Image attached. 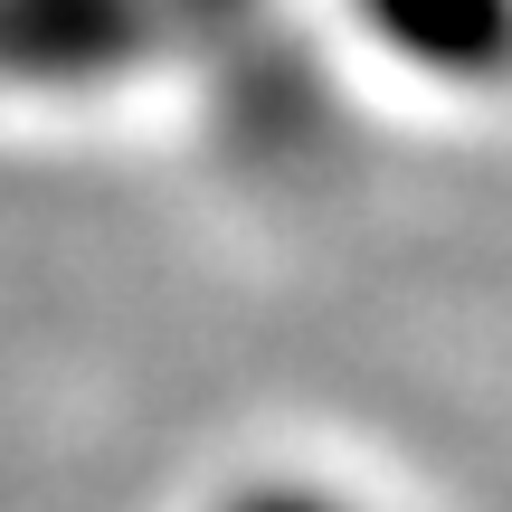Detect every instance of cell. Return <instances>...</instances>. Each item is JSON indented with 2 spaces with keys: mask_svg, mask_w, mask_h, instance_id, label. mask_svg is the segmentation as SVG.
Listing matches in <instances>:
<instances>
[{
  "mask_svg": "<svg viewBox=\"0 0 512 512\" xmlns=\"http://www.w3.org/2000/svg\"><path fill=\"white\" fill-rule=\"evenodd\" d=\"M361 19L437 76H512V0H361Z\"/></svg>",
  "mask_w": 512,
  "mask_h": 512,
  "instance_id": "1",
  "label": "cell"
},
{
  "mask_svg": "<svg viewBox=\"0 0 512 512\" xmlns=\"http://www.w3.org/2000/svg\"><path fill=\"white\" fill-rule=\"evenodd\" d=\"M219 512H370V503H351L342 484H313V475H256L238 494H219Z\"/></svg>",
  "mask_w": 512,
  "mask_h": 512,
  "instance_id": "2",
  "label": "cell"
}]
</instances>
